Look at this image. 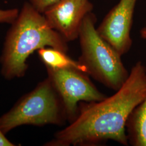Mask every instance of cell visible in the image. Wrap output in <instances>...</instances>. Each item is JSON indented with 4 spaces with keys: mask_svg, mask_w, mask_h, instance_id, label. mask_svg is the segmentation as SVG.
<instances>
[{
    "mask_svg": "<svg viewBox=\"0 0 146 146\" xmlns=\"http://www.w3.org/2000/svg\"><path fill=\"white\" fill-rule=\"evenodd\" d=\"M146 96V68L139 61L115 94L81 106L70 125L44 146H97L108 140L127 146L128 120Z\"/></svg>",
    "mask_w": 146,
    "mask_h": 146,
    "instance_id": "cell-1",
    "label": "cell"
},
{
    "mask_svg": "<svg viewBox=\"0 0 146 146\" xmlns=\"http://www.w3.org/2000/svg\"><path fill=\"white\" fill-rule=\"evenodd\" d=\"M11 25L0 57L1 73L7 80L24 76L28 68V58L41 48L52 47L68 52V42L30 3L24 4Z\"/></svg>",
    "mask_w": 146,
    "mask_h": 146,
    "instance_id": "cell-2",
    "label": "cell"
},
{
    "mask_svg": "<svg viewBox=\"0 0 146 146\" xmlns=\"http://www.w3.org/2000/svg\"><path fill=\"white\" fill-rule=\"evenodd\" d=\"M95 22V16L90 13L82 23L78 37L81 52L78 61L87 69L88 75L116 91L129 73L122 62V55L100 35Z\"/></svg>",
    "mask_w": 146,
    "mask_h": 146,
    "instance_id": "cell-3",
    "label": "cell"
},
{
    "mask_svg": "<svg viewBox=\"0 0 146 146\" xmlns=\"http://www.w3.org/2000/svg\"><path fill=\"white\" fill-rule=\"evenodd\" d=\"M66 120L62 102L47 77L0 116V129L5 134L20 125H62Z\"/></svg>",
    "mask_w": 146,
    "mask_h": 146,
    "instance_id": "cell-4",
    "label": "cell"
},
{
    "mask_svg": "<svg viewBox=\"0 0 146 146\" xmlns=\"http://www.w3.org/2000/svg\"><path fill=\"white\" fill-rule=\"evenodd\" d=\"M46 68L48 78L61 99L70 122L78 114L80 102H98L107 97L94 86L86 74L73 69Z\"/></svg>",
    "mask_w": 146,
    "mask_h": 146,
    "instance_id": "cell-5",
    "label": "cell"
},
{
    "mask_svg": "<svg viewBox=\"0 0 146 146\" xmlns=\"http://www.w3.org/2000/svg\"><path fill=\"white\" fill-rule=\"evenodd\" d=\"M137 0H120L96 29L100 35L123 55L132 44L131 31Z\"/></svg>",
    "mask_w": 146,
    "mask_h": 146,
    "instance_id": "cell-6",
    "label": "cell"
},
{
    "mask_svg": "<svg viewBox=\"0 0 146 146\" xmlns=\"http://www.w3.org/2000/svg\"><path fill=\"white\" fill-rule=\"evenodd\" d=\"M92 10L89 0H60L43 15L50 26L68 42L78 38L84 19Z\"/></svg>",
    "mask_w": 146,
    "mask_h": 146,
    "instance_id": "cell-7",
    "label": "cell"
},
{
    "mask_svg": "<svg viewBox=\"0 0 146 146\" xmlns=\"http://www.w3.org/2000/svg\"><path fill=\"white\" fill-rule=\"evenodd\" d=\"M37 52L46 68L77 70L88 75L87 69L84 64L69 57L66 52L52 47L43 48Z\"/></svg>",
    "mask_w": 146,
    "mask_h": 146,
    "instance_id": "cell-8",
    "label": "cell"
},
{
    "mask_svg": "<svg viewBox=\"0 0 146 146\" xmlns=\"http://www.w3.org/2000/svg\"><path fill=\"white\" fill-rule=\"evenodd\" d=\"M126 128L131 145L146 146V96L131 114Z\"/></svg>",
    "mask_w": 146,
    "mask_h": 146,
    "instance_id": "cell-9",
    "label": "cell"
},
{
    "mask_svg": "<svg viewBox=\"0 0 146 146\" xmlns=\"http://www.w3.org/2000/svg\"><path fill=\"white\" fill-rule=\"evenodd\" d=\"M19 12V9L16 8L0 9V23L12 24L18 16Z\"/></svg>",
    "mask_w": 146,
    "mask_h": 146,
    "instance_id": "cell-10",
    "label": "cell"
},
{
    "mask_svg": "<svg viewBox=\"0 0 146 146\" xmlns=\"http://www.w3.org/2000/svg\"><path fill=\"white\" fill-rule=\"evenodd\" d=\"M60 0H29L32 7L40 13L44 14L48 9L56 4Z\"/></svg>",
    "mask_w": 146,
    "mask_h": 146,
    "instance_id": "cell-11",
    "label": "cell"
},
{
    "mask_svg": "<svg viewBox=\"0 0 146 146\" xmlns=\"http://www.w3.org/2000/svg\"><path fill=\"white\" fill-rule=\"evenodd\" d=\"M16 146L9 141L6 137L5 134H4L0 129V146Z\"/></svg>",
    "mask_w": 146,
    "mask_h": 146,
    "instance_id": "cell-12",
    "label": "cell"
},
{
    "mask_svg": "<svg viewBox=\"0 0 146 146\" xmlns=\"http://www.w3.org/2000/svg\"><path fill=\"white\" fill-rule=\"evenodd\" d=\"M140 35L142 38L146 40V27L143 28L140 31Z\"/></svg>",
    "mask_w": 146,
    "mask_h": 146,
    "instance_id": "cell-13",
    "label": "cell"
}]
</instances>
